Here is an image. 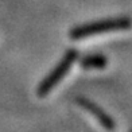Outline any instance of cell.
Wrapping results in <instances>:
<instances>
[{
	"mask_svg": "<svg viewBox=\"0 0 132 132\" xmlns=\"http://www.w3.org/2000/svg\"><path fill=\"white\" fill-rule=\"evenodd\" d=\"M74 55H76V53L74 51H71V53H69L68 55H66V58H65V61L62 62V65H59L58 66V69L54 71V73L47 78L43 84L40 85V88H39V90H38V94H45L47 90H50V88L55 84L61 77L66 73V70H68V66H69V63H70V61H73V58H74Z\"/></svg>",
	"mask_w": 132,
	"mask_h": 132,
	"instance_id": "cell-2",
	"label": "cell"
},
{
	"mask_svg": "<svg viewBox=\"0 0 132 132\" xmlns=\"http://www.w3.org/2000/svg\"><path fill=\"white\" fill-rule=\"evenodd\" d=\"M128 20L120 19V20H109L104 23H98V26H88L84 28H78L73 32V37H88L93 32H100V31H108V30H116V28H124L128 27Z\"/></svg>",
	"mask_w": 132,
	"mask_h": 132,
	"instance_id": "cell-1",
	"label": "cell"
}]
</instances>
